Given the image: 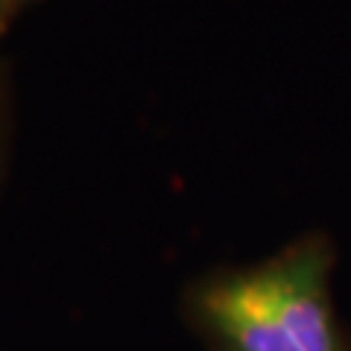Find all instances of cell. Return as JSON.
Masks as SVG:
<instances>
[{
	"mask_svg": "<svg viewBox=\"0 0 351 351\" xmlns=\"http://www.w3.org/2000/svg\"><path fill=\"white\" fill-rule=\"evenodd\" d=\"M202 313L228 351H304L272 307L258 269L223 278L205 290Z\"/></svg>",
	"mask_w": 351,
	"mask_h": 351,
	"instance_id": "6da1fadb",
	"label": "cell"
},
{
	"mask_svg": "<svg viewBox=\"0 0 351 351\" xmlns=\"http://www.w3.org/2000/svg\"><path fill=\"white\" fill-rule=\"evenodd\" d=\"M0 3H3V6H9V9H18L21 3H27V0H0Z\"/></svg>",
	"mask_w": 351,
	"mask_h": 351,
	"instance_id": "7a4b0ae2",
	"label": "cell"
}]
</instances>
